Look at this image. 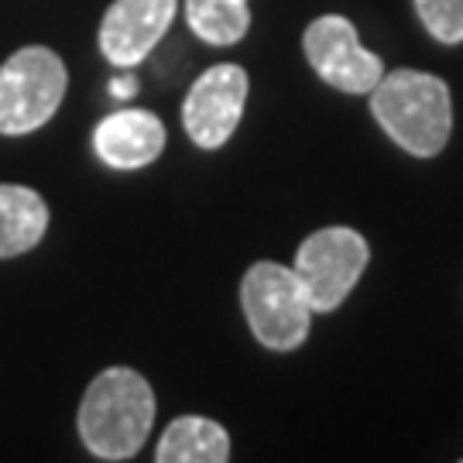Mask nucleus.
<instances>
[{"mask_svg": "<svg viewBox=\"0 0 463 463\" xmlns=\"http://www.w3.org/2000/svg\"><path fill=\"white\" fill-rule=\"evenodd\" d=\"M155 388L134 367H107L90 381L76 430L97 460H131L148 443L155 426Z\"/></svg>", "mask_w": 463, "mask_h": 463, "instance_id": "1", "label": "nucleus"}, {"mask_svg": "<svg viewBox=\"0 0 463 463\" xmlns=\"http://www.w3.org/2000/svg\"><path fill=\"white\" fill-rule=\"evenodd\" d=\"M124 76H117V80H110V93H114L117 99H128L137 93V80L131 76V69H120Z\"/></svg>", "mask_w": 463, "mask_h": 463, "instance_id": "14", "label": "nucleus"}, {"mask_svg": "<svg viewBox=\"0 0 463 463\" xmlns=\"http://www.w3.org/2000/svg\"><path fill=\"white\" fill-rule=\"evenodd\" d=\"M49 203L32 185L0 183V261L28 254L49 231Z\"/></svg>", "mask_w": 463, "mask_h": 463, "instance_id": "10", "label": "nucleus"}, {"mask_svg": "<svg viewBox=\"0 0 463 463\" xmlns=\"http://www.w3.org/2000/svg\"><path fill=\"white\" fill-rule=\"evenodd\" d=\"M241 309L254 340L268 350H298L313 326V306L292 265L254 261L241 279Z\"/></svg>", "mask_w": 463, "mask_h": 463, "instance_id": "3", "label": "nucleus"}, {"mask_svg": "<svg viewBox=\"0 0 463 463\" xmlns=\"http://www.w3.org/2000/svg\"><path fill=\"white\" fill-rule=\"evenodd\" d=\"M415 14L422 28L443 42V45H460L463 42V0H412Z\"/></svg>", "mask_w": 463, "mask_h": 463, "instance_id": "13", "label": "nucleus"}, {"mask_svg": "<svg viewBox=\"0 0 463 463\" xmlns=\"http://www.w3.org/2000/svg\"><path fill=\"white\" fill-rule=\"evenodd\" d=\"M165 124L151 110H117L103 117L93 131V151L114 172H137L162 158L165 151Z\"/></svg>", "mask_w": 463, "mask_h": 463, "instance_id": "9", "label": "nucleus"}, {"mask_svg": "<svg viewBox=\"0 0 463 463\" xmlns=\"http://www.w3.org/2000/svg\"><path fill=\"white\" fill-rule=\"evenodd\" d=\"M371 248L354 227H319L296 250V271L313 313H336L361 281Z\"/></svg>", "mask_w": 463, "mask_h": 463, "instance_id": "5", "label": "nucleus"}, {"mask_svg": "<svg viewBox=\"0 0 463 463\" xmlns=\"http://www.w3.org/2000/svg\"><path fill=\"white\" fill-rule=\"evenodd\" d=\"M185 24L199 42L227 49L250 32V0H185Z\"/></svg>", "mask_w": 463, "mask_h": 463, "instance_id": "12", "label": "nucleus"}, {"mask_svg": "<svg viewBox=\"0 0 463 463\" xmlns=\"http://www.w3.org/2000/svg\"><path fill=\"white\" fill-rule=\"evenodd\" d=\"M69 72L49 45H24L0 66V134L21 137L45 128L62 107Z\"/></svg>", "mask_w": 463, "mask_h": 463, "instance_id": "4", "label": "nucleus"}, {"mask_svg": "<svg viewBox=\"0 0 463 463\" xmlns=\"http://www.w3.org/2000/svg\"><path fill=\"white\" fill-rule=\"evenodd\" d=\"M302 52H306L309 69L323 83L340 93H350V97H367L384 76L381 55L361 45L354 21L344 14L316 17L302 34Z\"/></svg>", "mask_w": 463, "mask_h": 463, "instance_id": "7", "label": "nucleus"}, {"mask_svg": "<svg viewBox=\"0 0 463 463\" xmlns=\"http://www.w3.org/2000/svg\"><path fill=\"white\" fill-rule=\"evenodd\" d=\"M158 463H227L231 436L206 415H179L172 419L155 449Z\"/></svg>", "mask_w": 463, "mask_h": 463, "instance_id": "11", "label": "nucleus"}, {"mask_svg": "<svg viewBox=\"0 0 463 463\" xmlns=\"http://www.w3.org/2000/svg\"><path fill=\"white\" fill-rule=\"evenodd\" d=\"M250 80L237 62H216L189 86L183 99V131L203 151H216L231 141L248 107Z\"/></svg>", "mask_w": 463, "mask_h": 463, "instance_id": "6", "label": "nucleus"}, {"mask_svg": "<svg viewBox=\"0 0 463 463\" xmlns=\"http://www.w3.org/2000/svg\"><path fill=\"white\" fill-rule=\"evenodd\" d=\"M371 97V114L402 151L412 158H436L453 134L449 86L422 69H384Z\"/></svg>", "mask_w": 463, "mask_h": 463, "instance_id": "2", "label": "nucleus"}, {"mask_svg": "<svg viewBox=\"0 0 463 463\" xmlns=\"http://www.w3.org/2000/svg\"><path fill=\"white\" fill-rule=\"evenodd\" d=\"M179 0H114L99 21V55L114 69H134L148 59L175 21Z\"/></svg>", "mask_w": 463, "mask_h": 463, "instance_id": "8", "label": "nucleus"}]
</instances>
